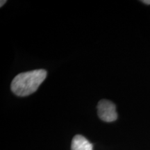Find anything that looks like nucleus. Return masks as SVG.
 <instances>
[{"mask_svg":"<svg viewBox=\"0 0 150 150\" xmlns=\"http://www.w3.org/2000/svg\"><path fill=\"white\" fill-rule=\"evenodd\" d=\"M45 70L40 69L18 74L12 81L11 91L20 97L30 95L35 92L47 77Z\"/></svg>","mask_w":150,"mask_h":150,"instance_id":"nucleus-1","label":"nucleus"},{"mask_svg":"<svg viewBox=\"0 0 150 150\" xmlns=\"http://www.w3.org/2000/svg\"><path fill=\"white\" fill-rule=\"evenodd\" d=\"M97 112L99 118L106 122L115 121L117 118L115 105L109 100L102 99L99 101L97 105Z\"/></svg>","mask_w":150,"mask_h":150,"instance_id":"nucleus-2","label":"nucleus"},{"mask_svg":"<svg viewBox=\"0 0 150 150\" xmlns=\"http://www.w3.org/2000/svg\"><path fill=\"white\" fill-rule=\"evenodd\" d=\"M71 149L93 150V145L84 136L81 135H76L72 139Z\"/></svg>","mask_w":150,"mask_h":150,"instance_id":"nucleus-3","label":"nucleus"},{"mask_svg":"<svg viewBox=\"0 0 150 150\" xmlns=\"http://www.w3.org/2000/svg\"><path fill=\"white\" fill-rule=\"evenodd\" d=\"M142 2L143 4H145L149 5L150 4V0H143V1H142Z\"/></svg>","mask_w":150,"mask_h":150,"instance_id":"nucleus-4","label":"nucleus"},{"mask_svg":"<svg viewBox=\"0 0 150 150\" xmlns=\"http://www.w3.org/2000/svg\"><path fill=\"white\" fill-rule=\"evenodd\" d=\"M0 2H1V4H0V6H1V7L6 2V0H4V1H3V0H1V1H0Z\"/></svg>","mask_w":150,"mask_h":150,"instance_id":"nucleus-5","label":"nucleus"}]
</instances>
